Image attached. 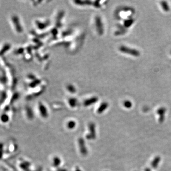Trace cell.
<instances>
[{"instance_id": "cell-1", "label": "cell", "mask_w": 171, "mask_h": 171, "mask_svg": "<svg viewBox=\"0 0 171 171\" xmlns=\"http://www.w3.org/2000/svg\"><path fill=\"white\" fill-rule=\"evenodd\" d=\"M94 24L96 32L99 36H102L104 33V25L101 18L96 15L94 18Z\"/></svg>"}, {"instance_id": "cell-2", "label": "cell", "mask_w": 171, "mask_h": 171, "mask_svg": "<svg viewBox=\"0 0 171 171\" xmlns=\"http://www.w3.org/2000/svg\"><path fill=\"white\" fill-rule=\"evenodd\" d=\"M11 22L14 29L18 33H21L23 32V29L21 25L20 20L17 15H13L11 18Z\"/></svg>"}, {"instance_id": "cell-3", "label": "cell", "mask_w": 171, "mask_h": 171, "mask_svg": "<svg viewBox=\"0 0 171 171\" xmlns=\"http://www.w3.org/2000/svg\"><path fill=\"white\" fill-rule=\"evenodd\" d=\"M119 50L121 52L125 53L127 54H128L133 56L138 57L140 55V53L139 51L135 49H132L127 47L124 46H121L119 48Z\"/></svg>"}, {"instance_id": "cell-4", "label": "cell", "mask_w": 171, "mask_h": 171, "mask_svg": "<svg viewBox=\"0 0 171 171\" xmlns=\"http://www.w3.org/2000/svg\"><path fill=\"white\" fill-rule=\"evenodd\" d=\"M38 108L39 112L41 117L44 118H46L48 117L49 116L48 110L46 106L43 103H42V102L39 103Z\"/></svg>"}, {"instance_id": "cell-5", "label": "cell", "mask_w": 171, "mask_h": 171, "mask_svg": "<svg viewBox=\"0 0 171 171\" xmlns=\"http://www.w3.org/2000/svg\"><path fill=\"white\" fill-rule=\"evenodd\" d=\"M99 101V98L96 96H93L85 99L83 101V105L86 107L95 104Z\"/></svg>"}, {"instance_id": "cell-6", "label": "cell", "mask_w": 171, "mask_h": 171, "mask_svg": "<svg viewBox=\"0 0 171 171\" xmlns=\"http://www.w3.org/2000/svg\"><path fill=\"white\" fill-rule=\"evenodd\" d=\"M89 133L87 135V138L88 139H94L96 137V127L93 123H91L89 125Z\"/></svg>"}, {"instance_id": "cell-7", "label": "cell", "mask_w": 171, "mask_h": 171, "mask_svg": "<svg viewBox=\"0 0 171 171\" xmlns=\"http://www.w3.org/2000/svg\"><path fill=\"white\" fill-rule=\"evenodd\" d=\"M76 5L80 7L93 6V1H75L73 2Z\"/></svg>"}, {"instance_id": "cell-8", "label": "cell", "mask_w": 171, "mask_h": 171, "mask_svg": "<svg viewBox=\"0 0 171 171\" xmlns=\"http://www.w3.org/2000/svg\"><path fill=\"white\" fill-rule=\"evenodd\" d=\"M78 145L81 154L83 155L87 154V149L85 145V143L83 139L80 138L78 140Z\"/></svg>"}, {"instance_id": "cell-9", "label": "cell", "mask_w": 171, "mask_h": 171, "mask_svg": "<svg viewBox=\"0 0 171 171\" xmlns=\"http://www.w3.org/2000/svg\"><path fill=\"white\" fill-rule=\"evenodd\" d=\"M35 24L38 29L43 30V29H46L47 27L48 26L49 23V21L47 20L45 21H43L38 20L36 21Z\"/></svg>"}, {"instance_id": "cell-10", "label": "cell", "mask_w": 171, "mask_h": 171, "mask_svg": "<svg viewBox=\"0 0 171 171\" xmlns=\"http://www.w3.org/2000/svg\"><path fill=\"white\" fill-rule=\"evenodd\" d=\"M108 107V104L107 102H103L101 104L99 105L97 110H96V112L98 114H101V113L104 112L105 110Z\"/></svg>"}, {"instance_id": "cell-11", "label": "cell", "mask_w": 171, "mask_h": 171, "mask_svg": "<svg viewBox=\"0 0 171 171\" xmlns=\"http://www.w3.org/2000/svg\"><path fill=\"white\" fill-rule=\"evenodd\" d=\"M68 103L70 107L74 108L77 106L78 102V100L77 99L72 97V98H70L68 99Z\"/></svg>"}, {"instance_id": "cell-12", "label": "cell", "mask_w": 171, "mask_h": 171, "mask_svg": "<svg viewBox=\"0 0 171 171\" xmlns=\"http://www.w3.org/2000/svg\"><path fill=\"white\" fill-rule=\"evenodd\" d=\"M66 88L68 92L71 94H75L77 92V90L74 85L73 84H68L66 87Z\"/></svg>"}, {"instance_id": "cell-13", "label": "cell", "mask_w": 171, "mask_h": 171, "mask_svg": "<svg viewBox=\"0 0 171 171\" xmlns=\"http://www.w3.org/2000/svg\"><path fill=\"white\" fill-rule=\"evenodd\" d=\"M61 160L58 157H55L52 160V164L55 167H58L61 165Z\"/></svg>"}, {"instance_id": "cell-14", "label": "cell", "mask_w": 171, "mask_h": 171, "mask_svg": "<svg viewBox=\"0 0 171 171\" xmlns=\"http://www.w3.org/2000/svg\"><path fill=\"white\" fill-rule=\"evenodd\" d=\"M76 126V123L74 120H70L67 124V127L69 129H73L75 128Z\"/></svg>"}, {"instance_id": "cell-15", "label": "cell", "mask_w": 171, "mask_h": 171, "mask_svg": "<svg viewBox=\"0 0 171 171\" xmlns=\"http://www.w3.org/2000/svg\"><path fill=\"white\" fill-rule=\"evenodd\" d=\"M161 5L162 6V9L165 12H168L170 10V7L168 5V3L165 1H162L161 2Z\"/></svg>"}, {"instance_id": "cell-16", "label": "cell", "mask_w": 171, "mask_h": 171, "mask_svg": "<svg viewBox=\"0 0 171 171\" xmlns=\"http://www.w3.org/2000/svg\"><path fill=\"white\" fill-rule=\"evenodd\" d=\"M133 22L134 20L133 19H128L127 20H125L124 22V26L126 28H128L132 25Z\"/></svg>"}, {"instance_id": "cell-17", "label": "cell", "mask_w": 171, "mask_h": 171, "mask_svg": "<svg viewBox=\"0 0 171 171\" xmlns=\"http://www.w3.org/2000/svg\"><path fill=\"white\" fill-rule=\"evenodd\" d=\"M125 33V32L124 31H117V32H115V34L116 35H121L122 34H124Z\"/></svg>"}]
</instances>
